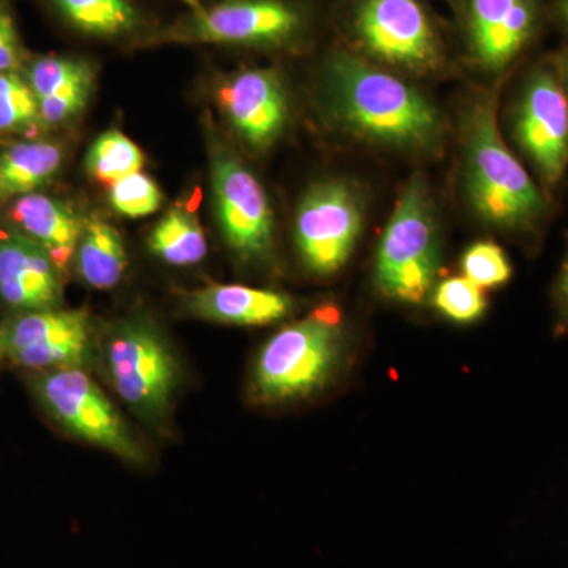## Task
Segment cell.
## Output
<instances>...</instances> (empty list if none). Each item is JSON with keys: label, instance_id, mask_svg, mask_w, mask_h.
<instances>
[{"label": "cell", "instance_id": "obj_1", "mask_svg": "<svg viewBox=\"0 0 568 568\" xmlns=\"http://www.w3.org/2000/svg\"><path fill=\"white\" fill-rule=\"evenodd\" d=\"M328 108L362 140L403 152H432L444 140L443 115L413 84L349 51H336L324 70Z\"/></svg>", "mask_w": 568, "mask_h": 568}, {"label": "cell", "instance_id": "obj_2", "mask_svg": "<svg viewBox=\"0 0 568 568\" xmlns=\"http://www.w3.org/2000/svg\"><path fill=\"white\" fill-rule=\"evenodd\" d=\"M463 141L465 186L473 211L493 230L536 245L551 219L552 196L504 141L496 92L469 104Z\"/></svg>", "mask_w": 568, "mask_h": 568}, {"label": "cell", "instance_id": "obj_3", "mask_svg": "<svg viewBox=\"0 0 568 568\" xmlns=\"http://www.w3.org/2000/svg\"><path fill=\"white\" fill-rule=\"evenodd\" d=\"M342 349V316L335 306H321L265 343L254 365V390L264 402L304 398L334 375Z\"/></svg>", "mask_w": 568, "mask_h": 568}, {"label": "cell", "instance_id": "obj_4", "mask_svg": "<svg viewBox=\"0 0 568 568\" xmlns=\"http://www.w3.org/2000/svg\"><path fill=\"white\" fill-rule=\"evenodd\" d=\"M508 129L534 178L552 196L568 168V95L556 54L537 59L523 73Z\"/></svg>", "mask_w": 568, "mask_h": 568}, {"label": "cell", "instance_id": "obj_5", "mask_svg": "<svg viewBox=\"0 0 568 568\" xmlns=\"http://www.w3.org/2000/svg\"><path fill=\"white\" fill-rule=\"evenodd\" d=\"M435 209L420 175L410 179L377 248V286L394 301L420 304L439 268Z\"/></svg>", "mask_w": 568, "mask_h": 568}, {"label": "cell", "instance_id": "obj_6", "mask_svg": "<svg viewBox=\"0 0 568 568\" xmlns=\"http://www.w3.org/2000/svg\"><path fill=\"white\" fill-rule=\"evenodd\" d=\"M102 354L111 386L122 402L145 424H166L178 392L179 366L160 332L144 321H125L106 336Z\"/></svg>", "mask_w": 568, "mask_h": 568}, {"label": "cell", "instance_id": "obj_7", "mask_svg": "<svg viewBox=\"0 0 568 568\" xmlns=\"http://www.w3.org/2000/svg\"><path fill=\"white\" fill-rule=\"evenodd\" d=\"M32 390L52 420L85 443L104 448L125 462L142 465L144 447L123 420L118 407L84 368L36 373Z\"/></svg>", "mask_w": 568, "mask_h": 568}, {"label": "cell", "instance_id": "obj_8", "mask_svg": "<svg viewBox=\"0 0 568 568\" xmlns=\"http://www.w3.org/2000/svg\"><path fill=\"white\" fill-rule=\"evenodd\" d=\"M351 33L372 61L413 73L444 63L439 32L420 0H355Z\"/></svg>", "mask_w": 568, "mask_h": 568}, {"label": "cell", "instance_id": "obj_9", "mask_svg": "<svg viewBox=\"0 0 568 568\" xmlns=\"http://www.w3.org/2000/svg\"><path fill=\"white\" fill-rule=\"evenodd\" d=\"M364 219V197L354 183H315L295 216V244L306 268L323 276L339 271L357 245Z\"/></svg>", "mask_w": 568, "mask_h": 568}, {"label": "cell", "instance_id": "obj_10", "mask_svg": "<svg viewBox=\"0 0 568 568\" xmlns=\"http://www.w3.org/2000/svg\"><path fill=\"white\" fill-rule=\"evenodd\" d=\"M93 354L92 324L82 310L24 312L0 325V358L22 368H84Z\"/></svg>", "mask_w": 568, "mask_h": 568}, {"label": "cell", "instance_id": "obj_11", "mask_svg": "<svg viewBox=\"0 0 568 568\" xmlns=\"http://www.w3.org/2000/svg\"><path fill=\"white\" fill-rule=\"evenodd\" d=\"M212 186L226 244L246 261L265 260L274 245V216L256 175L234 156L222 155L213 164Z\"/></svg>", "mask_w": 568, "mask_h": 568}, {"label": "cell", "instance_id": "obj_12", "mask_svg": "<svg viewBox=\"0 0 568 568\" xmlns=\"http://www.w3.org/2000/svg\"><path fill=\"white\" fill-rule=\"evenodd\" d=\"M547 17V0H467L474 61L488 73H506L534 47Z\"/></svg>", "mask_w": 568, "mask_h": 568}, {"label": "cell", "instance_id": "obj_13", "mask_svg": "<svg viewBox=\"0 0 568 568\" xmlns=\"http://www.w3.org/2000/svg\"><path fill=\"white\" fill-rule=\"evenodd\" d=\"M302 28L304 14L286 0H224L196 10L179 33L204 43L282 47Z\"/></svg>", "mask_w": 568, "mask_h": 568}, {"label": "cell", "instance_id": "obj_14", "mask_svg": "<svg viewBox=\"0 0 568 568\" xmlns=\"http://www.w3.org/2000/svg\"><path fill=\"white\" fill-rule=\"evenodd\" d=\"M219 103L235 133L256 151L274 145L286 126V91L274 70L234 74L220 88Z\"/></svg>", "mask_w": 568, "mask_h": 568}, {"label": "cell", "instance_id": "obj_15", "mask_svg": "<svg viewBox=\"0 0 568 568\" xmlns=\"http://www.w3.org/2000/svg\"><path fill=\"white\" fill-rule=\"evenodd\" d=\"M61 268L26 235L0 234V297L20 312L61 308Z\"/></svg>", "mask_w": 568, "mask_h": 568}, {"label": "cell", "instance_id": "obj_16", "mask_svg": "<svg viewBox=\"0 0 568 568\" xmlns=\"http://www.w3.org/2000/svg\"><path fill=\"white\" fill-rule=\"evenodd\" d=\"M185 304L201 320L231 325L278 323L294 308L286 294L242 284H211L190 294Z\"/></svg>", "mask_w": 568, "mask_h": 568}, {"label": "cell", "instance_id": "obj_17", "mask_svg": "<svg viewBox=\"0 0 568 568\" xmlns=\"http://www.w3.org/2000/svg\"><path fill=\"white\" fill-rule=\"evenodd\" d=\"M11 219L26 237L50 254L59 268L69 265L84 230V222L69 204L47 194L29 193L17 197Z\"/></svg>", "mask_w": 568, "mask_h": 568}, {"label": "cell", "instance_id": "obj_18", "mask_svg": "<svg viewBox=\"0 0 568 568\" xmlns=\"http://www.w3.org/2000/svg\"><path fill=\"white\" fill-rule=\"evenodd\" d=\"M62 164V151L52 142H18L0 153V200L36 193Z\"/></svg>", "mask_w": 568, "mask_h": 568}, {"label": "cell", "instance_id": "obj_19", "mask_svg": "<svg viewBox=\"0 0 568 568\" xmlns=\"http://www.w3.org/2000/svg\"><path fill=\"white\" fill-rule=\"evenodd\" d=\"M74 256L78 274L93 290H111L125 274L126 252L121 234L102 220L84 223Z\"/></svg>", "mask_w": 568, "mask_h": 568}, {"label": "cell", "instance_id": "obj_20", "mask_svg": "<svg viewBox=\"0 0 568 568\" xmlns=\"http://www.w3.org/2000/svg\"><path fill=\"white\" fill-rule=\"evenodd\" d=\"M148 244L152 254L175 267L201 263L207 254V241L201 223L181 205L168 211L155 224Z\"/></svg>", "mask_w": 568, "mask_h": 568}, {"label": "cell", "instance_id": "obj_21", "mask_svg": "<svg viewBox=\"0 0 568 568\" xmlns=\"http://www.w3.org/2000/svg\"><path fill=\"white\" fill-rule=\"evenodd\" d=\"M80 31L97 37H115L133 31L140 22L129 0H52Z\"/></svg>", "mask_w": 568, "mask_h": 568}, {"label": "cell", "instance_id": "obj_22", "mask_svg": "<svg viewBox=\"0 0 568 568\" xmlns=\"http://www.w3.org/2000/svg\"><path fill=\"white\" fill-rule=\"evenodd\" d=\"M144 153L126 134L110 130L93 141L85 168L95 181L112 185L126 175L140 173Z\"/></svg>", "mask_w": 568, "mask_h": 568}, {"label": "cell", "instance_id": "obj_23", "mask_svg": "<svg viewBox=\"0 0 568 568\" xmlns=\"http://www.w3.org/2000/svg\"><path fill=\"white\" fill-rule=\"evenodd\" d=\"M40 121V104L29 81L0 71V132H22Z\"/></svg>", "mask_w": 568, "mask_h": 568}, {"label": "cell", "instance_id": "obj_24", "mask_svg": "<svg viewBox=\"0 0 568 568\" xmlns=\"http://www.w3.org/2000/svg\"><path fill=\"white\" fill-rule=\"evenodd\" d=\"M37 100L50 99L81 84H93V71L88 62L67 58H41L29 70Z\"/></svg>", "mask_w": 568, "mask_h": 568}, {"label": "cell", "instance_id": "obj_25", "mask_svg": "<svg viewBox=\"0 0 568 568\" xmlns=\"http://www.w3.org/2000/svg\"><path fill=\"white\" fill-rule=\"evenodd\" d=\"M436 308L455 323H473L485 313L487 298L481 287L466 276L444 280L433 294Z\"/></svg>", "mask_w": 568, "mask_h": 568}, {"label": "cell", "instance_id": "obj_26", "mask_svg": "<svg viewBox=\"0 0 568 568\" xmlns=\"http://www.w3.org/2000/svg\"><path fill=\"white\" fill-rule=\"evenodd\" d=\"M163 196L148 174L134 173L110 185V203L126 219H144L159 211Z\"/></svg>", "mask_w": 568, "mask_h": 568}, {"label": "cell", "instance_id": "obj_27", "mask_svg": "<svg viewBox=\"0 0 568 568\" xmlns=\"http://www.w3.org/2000/svg\"><path fill=\"white\" fill-rule=\"evenodd\" d=\"M462 267L466 278L484 290L504 286L514 274L506 252L495 242H478L469 246L463 256Z\"/></svg>", "mask_w": 568, "mask_h": 568}, {"label": "cell", "instance_id": "obj_28", "mask_svg": "<svg viewBox=\"0 0 568 568\" xmlns=\"http://www.w3.org/2000/svg\"><path fill=\"white\" fill-rule=\"evenodd\" d=\"M93 84H81L69 91L40 100V121L48 125H55L69 121L70 118L82 111L91 95Z\"/></svg>", "mask_w": 568, "mask_h": 568}, {"label": "cell", "instance_id": "obj_29", "mask_svg": "<svg viewBox=\"0 0 568 568\" xmlns=\"http://www.w3.org/2000/svg\"><path fill=\"white\" fill-rule=\"evenodd\" d=\"M20 61V41L13 18L0 11V71H13Z\"/></svg>", "mask_w": 568, "mask_h": 568}, {"label": "cell", "instance_id": "obj_30", "mask_svg": "<svg viewBox=\"0 0 568 568\" xmlns=\"http://www.w3.org/2000/svg\"><path fill=\"white\" fill-rule=\"evenodd\" d=\"M552 305H555L556 331L564 334L568 332V244L555 286H552Z\"/></svg>", "mask_w": 568, "mask_h": 568}, {"label": "cell", "instance_id": "obj_31", "mask_svg": "<svg viewBox=\"0 0 568 568\" xmlns=\"http://www.w3.org/2000/svg\"><path fill=\"white\" fill-rule=\"evenodd\" d=\"M548 14L559 26L560 31L568 36V0H555L548 9Z\"/></svg>", "mask_w": 568, "mask_h": 568}, {"label": "cell", "instance_id": "obj_32", "mask_svg": "<svg viewBox=\"0 0 568 568\" xmlns=\"http://www.w3.org/2000/svg\"><path fill=\"white\" fill-rule=\"evenodd\" d=\"M558 58L560 77H562L564 88H566V92L568 95V47L564 48L562 51L556 54Z\"/></svg>", "mask_w": 568, "mask_h": 568}, {"label": "cell", "instance_id": "obj_33", "mask_svg": "<svg viewBox=\"0 0 568 568\" xmlns=\"http://www.w3.org/2000/svg\"><path fill=\"white\" fill-rule=\"evenodd\" d=\"M186 6L192 7L193 10H200V0H183Z\"/></svg>", "mask_w": 568, "mask_h": 568}]
</instances>
